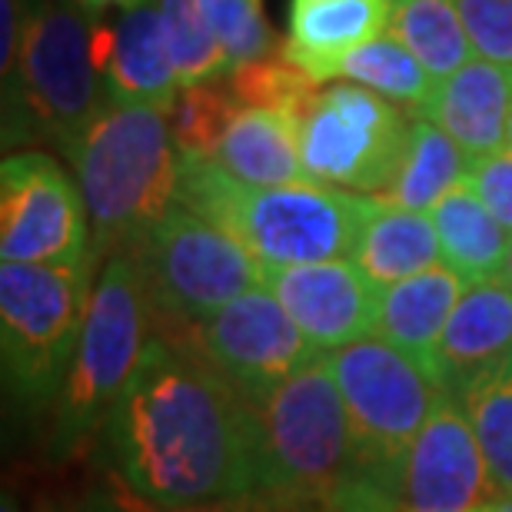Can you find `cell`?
Listing matches in <instances>:
<instances>
[{
  "instance_id": "cell-20",
  "label": "cell",
  "mask_w": 512,
  "mask_h": 512,
  "mask_svg": "<svg viewBox=\"0 0 512 512\" xmlns=\"http://www.w3.org/2000/svg\"><path fill=\"white\" fill-rule=\"evenodd\" d=\"M213 160L250 187L303 183L306 170L300 160V117L273 107H240Z\"/></svg>"
},
{
  "instance_id": "cell-2",
  "label": "cell",
  "mask_w": 512,
  "mask_h": 512,
  "mask_svg": "<svg viewBox=\"0 0 512 512\" xmlns=\"http://www.w3.org/2000/svg\"><path fill=\"white\" fill-rule=\"evenodd\" d=\"M177 203L233 233L266 266H296L353 256L373 197L320 183L250 187L213 157L180 153Z\"/></svg>"
},
{
  "instance_id": "cell-15",
  "label": "cell",
  "mask_w": 512,
  "mask_h": 512,
  "mask_svg": "<svg viewBox=\"0 0 512 512\" xmlns=\"http://www.w3.org/2000/svg\"><path fill=\"white\" fill-rule=\"evenodd\" d=\"M512 370V286L506 280L469 283L436 346V383L463 403L473 386Z\"/></svg>"
},
{
  "instance_id": "cell-23",
  "label": "cell",
  "mask_w": 512,
  "mask_h": 512,
  "mask_svg": "<svg viewBox=\"0 0 512 512\" xmlns=\"http://www.w3.org/2000/svg\"><path fill=\"white\" fill-rule=\"evenodd\" d=\"M469 160L463 147L436 124L433 117L416 114L409 120L403 160L389 190L380 193L383 200L406 210H433L449 190H456L466 180Z\"/></svg>"
},
{
  "instance_id": "cell-37",
  "label": "cell",
  "mask_w": 512,
  "mask_h": 512,
  "mask_svg": "<svg viewBox=\"0 0 512 512\" xmlns=\"http://www.w3.org/2000/svg\"><path fill=\"white\" fill-rule=\"evenodd\" d=\"M476 512H512V496H496L493 503H486L483 509Z\"/></svg>"
},
{
  "instance_id": "cell-3",
  "label": "cell",
  "mask_w": 512,
  "mask_h": 512,
  "mask_svg": "<svg viewBox=\"0 0 512 512\" xmlns=\"http://www.w3.org/2000/svg\"><path fill=\"white\" fill-rule=\"evenodd\" d=\"M67 157L87 203L94 260L130 253L177 207L180 150L167 110L110 104Z\"/></svg>"
},
{
  "instance_id": "cell-30",
  "label": "cell",
  "mask_w": 512,
  "mask_h": 512,
  "mask_svg": "<svg viewBox=\"0 0 512 512\" xmlns=\"http://www.w3.org/2000/svg\"><path fill=\"white\" fill-rule=\"evenodd\" d=\"M203 10H207L213 34L220 37L233 67L247 64V60L273 57L283 50L280 37L266 24L260 0H203Z\"/></svg>"
},
{
  "instance_id": "cell-27",
  "label": "cell",
  "mask_w": 512,
  "mask_h": 512,
  "mask_svg": "<svg viewBox=\"0 0 512 512\" xmlns=\"http://www.w3.org/2000/svg\"><path fill=\"white\" fill-rule=\"evenodd\" d=\"M459 406L473 423L496 493L512 496V370L473 386Z\"/></svg>"
},
{
  "instance_id": "cell-26",
  "label": "cell",
  "mask_w": 512,
  "mask_h": 512,
  "mask_svg": "<svg viewBox=\"0 0 512 512\" xmlns=\"http://www.w3.org/2000/svg\"><path fill=\"white\" fill-rule=\"evenodd\" d=\"M160 17L180 90L220 84L230 74L233 60L213 34L203 0H160Z\"/></svg>"
},
{
  "instance_id": "cell-39",
  "label": "cell",
  "mask_w": 512,
  "mask_h": 512,
  "mask_svg": "<svg viewBox=\"0 0 512 512\" xmlns=\"http://www.w3.org/2000/svg\"><path fill=\"white\" fill-rule=\"evenodd\" d=\"M4 512H20V503H17V496H10V489L4 493Z\"/></svg>"
},
{
  "instance_id": "cell-6",
  "label": "cell",
  "mask_w": 512,
  "mask_h": 512,
  "mask_svg": "<svg viewBox=\"0 0 512 512\" xmlns=\"http://www.w3.org/2000/svg\"><path fill=\"white\" fill-rule=\"evenodd\" d=\"M94 27L80 0H37L27 24L14 77L4 84V140L50 137L70 150L104 110L100 70L94 64Z\"/></svg>"
},
{
  "instance_id": "cell-29",
  "label": "cell",
  "mask_w": 512,
  "mask_h": 512,
  "mask_svg": "<svg viewBox=\"0 0 512 512\" xmlns=\"http://www.w3.org/2000/svg\"><path fill=\"white\" fill-rule=\"evenodd\" d=\"M223 84L230 87V94L240 100L243 107H273V110H290L300 117L303 107L310 104L316 94V80L300 70L296 64L280 54L247 60L237 64L223 77Z\"/></svg>"
},
{
  "instance_id": "cell-4",
  "label": "cell",
  "mask_w": 512,
  "mask_h": 512,
  "mask_svg": "<svg viewBox=\"0 0 512 512\" xmlns=\"http://www.w3.org/2000/svg\"><path fill=\"white\" fill-rule=\"evenodd\" d=\"M247 406L256 493L280 506L320 509L356 473L353 426L330 353H316Z\"/></svg>"
},
{
  "instance_id": "cell-40",
  "label": "cell",
  "mask_w": 512,
  "mask_h": 512,
  "mask_svg": "<svg viewBox=\"0 0 512 512\" xmlns=\"http://www.w3.org/2000/svg\"><path fill=\"white\" fill-rule=\"evenodd\" d=\"M506 143H509V150H512V107H509V124H506Z\"/></svg>"
},
{
  "instance_id": "cell-28",
  "label": "cell",
  "mask_w": 512,
  "mask_h": 512,
  "mask_svg": "<svg viewBox=\"0 0 512 512\" xmlns=\"http://www.w3.org/2000/svg\"><path fill=\"white\" fill-rule=\"evenodd\" d=\"M240 107L243 104L230 94L223 80L180 90L167 114L177 150L190 153V157H217L223 133L240 114Z\"/></svg>"
},
{
  "instance_id": "cell-32",
  "label": "cell",
  "mask_w": 512,
  "mask_h": 512,
  "mask_svg": "<svg viewBox=\"0 0 512 512\" xmlns=\"http://www.w3.org/2000/svg\"><path fill=\"white\" fill-rule=\"evenodd\" d=\"M104 493L110 496L117 512H280L273 499H253L250 496H230V499H210V503H153L130 489L114 469L104 476Z\"/></svg>"
},
{
  "instance_id": "cell-13",
  "label": "cell",
  "mask_w": 512,
  "mask_h": 512,
  "mask_svg": "<svg viewBox=\"0 0 512 512\" xmlns=\"http://www.w3.org/2000/svg\"><path fill=\"white\" fill-rule=\"evenodd\" d=\"M393 512H476L499 496L466 409L443 399L403 463L386 473Z\"/></svg>"
},
{
  "instance_id": "cell-7",
  "label": "cell",
  "mask_w": 512,
  "mask_h": 512,
  "mask_svg": "<svg viewBox=\"0 0 512 512\" xmlns=\"http://www.w3.org/2000/svg\"><path fill=\"white\" fill-rule=\"evenodd\" d=\"M74 266H0V350L4 380L20 403L44 406L60 396L74 363L90 303V270Z\"/></svg>"
},
{
  "instance_id": "cell-34",
  "label": "cell",
  "mask_w": 512,
  "mask_h": 512,
  "mask_svg": "<svg viewBox=\"0 0 512 512\" xmlns=\"http://www.w3.org/2000/svg\"><path fill=\"white\" fill-rule=\"evenodd\" d=\"M37 0H4V44H0V67H4V84L14 77L20 47H24L27 24L34 17Z\"/></svg>"
},
{
  "instance_id": "cell-1",
  "label": "cell",
  "mask_w": 512,
  "mask_h": 512,
  "mask_svg": "<svg viewBox=\"0 0 512 512\" xmlns=\"http://www.w3.org/2000/svg\"><path fill=\"white\" fill-rule=\"evenodd\" d=\"M114 473L153 503L256 493L250 406L200 353L150 336L104 426Z\"/></svg>"
},
{
  "instance_id": "cell-18",
  "label": "cell",
  "mask_w": 512,
  "mask_h": 512,
  "mask_svg": "<svg viewBox=\"0 0 512 512\" xmlns=\"http://www.w3.org/2000/svg\"><path fill=\"white\" fill-rule=\"evenodd\" d=\"M512 107V67L496 60H469L453 77L439 80L426 117L453 137L469 160L503 150Z\"/></svg>"
},
{
  "instance_id": "cell-33",
  "label": "cell",
  "mask_w": 512,
  "mask_h": 512,
  "mask_svg": "<svg viewBox=\"0 0 512 512\" xmlns=\"http://www.w3.org/2000/svg\"><path fill=\"white\" fill-rule=\"evenodd\" d=\"M463 183L512 233V150H496L489 157L473 160Z\"/></svg>"
},
{
  "instance_id": "cell-11",
  "label": "cell",
  "mask_w": 512,
  "mask_h": 512,
  "mask_svg": "<svg viewBox=\"0 0 512 512\" xmlns=\"http://www.w3.org/2000/svg\"><path fill=\"white\" fill-rule=\"evenodd\" d=\"M0 260L44 266L94 260L84 193L40 150L10 153L0 167Z\"/></svg>"
},
{
  "instance_id": "cell-19",
  "label": "cell",
  "mask_w": 512,
  "mask_h": 512,
  "mask_svg": "<svg viewBox=\"0 0 512 512\" xmlns=\"http://www.w3.org/2000/svg\"><path fill=\"white\" fill-rule=\"evenodd\" d=\"M463 290L466 280L449 266H429V270L409 276V280L386 286V290H380L373 333L433 373L436 346L443 340V330Z\"/></svg>"
},
{
  "instance_id": "cell-14",
  "label": "cell",
  "mask_w": 512,
  "mask_h": 512,
  "mask_svg": "<svg viewBox=\"0 0 512 512\" xmlns=\"http://www.w3.org/2000/svg\"><path fill=\"white\" fill-rule=\"evenodd\" d=\"M263 286L283 303V310L293 316V323L320 353H333L376 330L380 286L350 256L266 266Z\"/></svg>"
},
{
  "instance_id": "cell-10",
  "label": "cell",
  "mask_w": 512,
  "mask_h": 512,
  "mask_svg": "<svg viewBox=\"0 0 512 512\" xmlns=\"http://www.w3.org/2000/svg\"><path fill=\"white\" fill-rule=\"evenodd\" d=\"M409 120L383 94L360 84H333L313 94L300 114V160L320 187L386 193L403 160Z\"/></svg>"
},
{
  "instance_id": "cell-12",
  "label": "cell",
  "mask_w": 512,
  "mask_h": 512,
  "mask_svg": "<svg viewBox=\"0 0 512 512\" xmlns=\"http://www.w3.org/2000/svg\"><path fill=\"white\" fill-rule=\"evenodd\" d=\"M197 353L253 403L320 350L306 340L283 303L266 286H256L197 326Z\"/></svg>"
},
{
  "instance_id": "cell-5",
  "label": "cell",
  "mask_w": 512,
  "mask_h": 512,
  "mask_svg": "<svg viewBox=\"0 0 512 512\" xmlns=\"http://www.w3.org/2000/svg\"><path fill=\"white\" fill-rule=\"evenodd\" d=\"M153 303L130 253H114L90 293L84 330L57 396L50 456L67 459L107 426L150 343Z\"/></svg>"
},
{
  "instance_id": "cell-9",
  "label": "cell",
  "mask_w": 512,
  "mask_h": 512,
  "mask_svg": "<svg viewBox=\"0 0 512 512\" xmlns=\"http://www.w3.org/2000/svg\"><path fill=\"white\" fill-rule=\"evenodd\" d=\"M350 413L360 469L393 473L443 403L436 376L383 336H360L330 353Z\"/></svg>"
},
{
  "instance_id": "cell-31",
  "label": "cell",
  "mask_w": 512,
  "mask_h": 512,
  "mask_svg": "<svg viewBox=\"0 0 512 512\" xmlns=\"http://www.w3.org/2000/svg\"><path fill=\"white\" fill-rule=\"evenodd\" d=\"M479 57L512 67V0H456Z\"/></svg>"
},
{
  "instance_id": "cell-35",
  "label": "cell",
  "mask_w": 512,
  "mask_h": 512,
  "mask_svg": "<svg viewBox=\"0 0 512 512\" xmlns=\"http://www.w3.org/2000/svg\"><path fill=\"white\" fill-rule=\"evenodd\" d=\"M60 512H117L114 503H110V496L100 489V493H90L80 506H70V509H60Z\"/></svg>"
},
{
  "instance_id": "cell-17",
  "label": "cell",
  "mask_w": 512,
  "mask_h": 512,
  "mask_svg": "<svg viewBox=\"0 0 512 512\" xmlns=\"http://www.w3.org/2000/svg\"><path fill=\"white\" fill-rule=\"evenodd\" d=\"M389 17V0H290L283 57L326 84L346 54L386 34Z\"/></svg>"
},
{
  "instance_id": "cell-21",
  "label": "cell",
  "mask_w": 512,
  "mask_h": 512,
  "mask_svg": "<svg viewBox=\"0 0 512 512\" xmlns=\"http://www.w3.org/2000/svg\"><path fill=\"white\" fill-rule=\"evenodd\" d=\"M350 260L380 290H386V286L409 280L429 266H439L443 250H439L433 217H426L423 210H406L383 197H373V207L366 213Z\"/></svg>"
},
{
  "instance_id": "cell-16",
  "label": "cell",
  "mask_w": 512,
  "mask_h": 512,
  "mask_svg": "<svg viewBox=\"0 0 512 512\" xmlns=\"http://www.w3.org/2000/svg\"><path fill=\"white\" fill-rule=\"evenodd\" d=\"M90 44L110 104L157 107L170 114L180 84L163 34L160 7L143 4L127 10L120 20L94 24Z\"/></svg>"
},
{
  "instance_id": "cell-38",
  "label": "cell",
  "mask_w": 512,
  "mask_h": 512,
  "mask_svg": "<svg viewBox=\"0 0 512 512\" xmlns=\"http://www.w3.org/2000/svg\"><path fill=\"white\" fill-rule=\"evenodd\" d=\"M499 280H506L512 286V243H509V253H506V263H503V273H499Z\"/></svg>"
},
{
  "instance_id": "cell-8",
  "label": "cell",
  "mask_w": 512,
  "mask_h": 512,
  "mask_svg": "<svg viewBox=\"0 0 512 512\" xmlns=\"http://www.w3.org/2000/svg\"><path fill=\"white\" fill-rule=\"evenodd\" d=\"M130 256L143 273L153 313L193 330L220 306L263 286L266 273V263L233 233L180 203L130 250Z\"/></svg>"
},
{
  "instance_id": "cell-25",
  "label": "cell",
  "mask_w": 512,
  "mask_h": 512,
  "mask_svg": "<svg viewBox=\"0 0 512 512\" xmlns=\"http://www.w3.org/2000/svg\"><path fill=\"white\" fill-rule=\"evenodd\" d=\"M336 77L370 87L386 100H396L399 107L416 110V114H426L439 87V80L429 77V70L419 64L413 50L389 30L370 44L356 47L353 54H346L336 67Z\"/></svg>"
},
{
  "instance_id": "cell-36",
  "label": "cell",
  "mask_w": 512,
  "mask_h": 512,
  "mask_svg": "<svg viewBox=\"0 0 512 512\" xmlns=\"http://www.w3.org/2000/svg\"><path fill=\"white\" fill-rule=\"evenodd\" d=\"M87 7V14H97V10H107V7H120V10H133V7H143L150 0H80Z\"/></svg>"
},
{
  "instance_id": "cell-24",
  "label": "cell",
  "mask_w": 512,
  "mask_h": 512,
  "mask_svg": "<svg viewBox=\"0 0 512 512\" xmlns=\"http://www.w3.org/2000/svg\"><path fill=\"white\" fill-rule=\"evenodd\" d=\"M389 34L403 40L436 80L453 77L473 60V40L466 34L456 0H399L389 17Z\"/></svg>"
},
{
  "instance_id": "cell-22",
  "label": "cell",
  "mask_w": 512,
  "mask_h": 512,
  "mask_svg": "<svg viewBox=\"0 0 512 512\" xmlns=\"http://www.w3.org/2000/svg\"><path fill=\"white\" fill-rule=\"evenodd\" d=\"M443 250V263L456 270L466 283L496 280L503 273L509 253V230L499 223L483 200L466 183L449 190L443 200L429 210Z\"/></svg>"
}]
</instances>
